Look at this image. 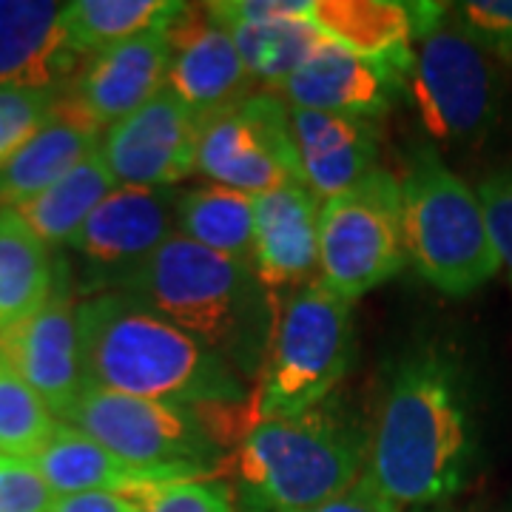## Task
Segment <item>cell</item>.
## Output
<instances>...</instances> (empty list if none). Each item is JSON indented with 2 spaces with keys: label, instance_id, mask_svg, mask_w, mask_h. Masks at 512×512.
Segmentation results:
<instances>
[{
  "label": "cell",
  "instance_id": "cell-1",
  "mask_svg": "<svg viewBox=\"0 0 512 512\" xmlns=\"http://www.w3.org/2000/svg\"><path fill=\"white\" fill-rule=\"evenodd\" d=\"M476 461V393L461 353L441 339L410 345L384 384L365 476L399 510H421L461 493Z\"/></svg>",
  "mask_w": 512,
  "mask_h": 512
},
{
  "label": "cell",
  "instance_id": "cell-2",
  "mask_svg": "<svg viewBox=\"0 0 512 512\" xmlns=\"http://www.w3.org/2000/svg\"><path fill=\"white\" fill-rule=\"evenodd\" d=\"M86 387L183 407L245 402L237 370L194 336L128 291H100L77 302Z\"/></svg>",
  "mask_w": 512,
  "mask_h": 512
},
{
  "label": "cell",
  "instance_id": "cell-3",
  "mask_svg": "<svg viewBox=\"0 0 512 512\" xmlns=\"http://www.w3.org/2000/svg\"><path fill=\"white\" fill-rule=\"evenodd\" d=\"M117 291L143 299L231 370L262 367L274 311L251 265L174 234Z\"/></svg>",
  "mask_w": 512,
  "mask_h": 512
},
{
  "label": "cell",
  "instance_id": "cell-4",
  "mask_svg": "<svg viewBox=\"0 0 512 512\" xmlns=\"http://www.w3.org/2000/svg\"><path fill=\"white\" fill-rule=\"evenodd\" d=\"M365 461V433L316 407L248 430L234 456V476L248 512H313L356 484Z\"/></svg>",
  "mask_w": 512,
  "mask_h": 512
},
{
  "label": "cell",
  "instance_id": "cell-5",
  "mask_svg": "<svg viewBox=\"0 0 512 512\" xmlns=\"http://www.w3.org/2000/svg\"><path fill=\"white\" fill-rule=\"evenodd\" d=\"M407 265L447 296L484 288L501 262L478 194L433 146H419L399 177Z\"/></svg>",
  "mask_w": 512,
  "mask_h": 512
},
{
  "label": "cell",
  "instance_id": "cell-6",
  "mask_svg": "<svg viewBox=\"0 0 512 512\" xmlns=\"http://www.w3.org/2000/svg\"><path fill=\"white\" fill-rule=\"evenodd\" d=\"M353 359V305L316 276L291 288L274 308L268 350L259 367V421L311 413L345 379Z\"/></svg>",
  "mask_w": 512,
  "mask_h": 512
},
{
  "label": "cell",
  "instance_id": "cell-7",
  "mask_svg": "<svg viewBox=\"0 0 512 512\" xmlns=\"http://www.w3.org/2000/svg\"><path fill=\"white\" fill-rule=\"evenodd\" d=\"M407 265L399 177L376 168L342 197L322 202L319 279L350 305Z\"/></svg>",
  "mask_w": 512,
  "mask_h": 512
},
{
  "label": "cell",
  "instance_id": "cell-8",
  "mask_svg": "<svg viewBox=\"0 0 512 512\" xmlns=\"http://www.w3.org/2000/svg\"><path fill=\"white\" fill-rule=\"evenodd\" d=\"M66 424L83 430L109 453L140 470L208 478L222 456L220 441L202 421L200 410L183 404L86 387Z\"/></svg>",
  "mask_w": 512,
  "mask_h": 512
},
{
  "label": "cell",
  "instance_id": "cell-9",
  "mask_svg": "<svg viewBox=\"0 0 512 512\" xmlns=\"http://www.w3.org/2000/svg\"><path fill=\"white\" fill-rule=\"evenodd\" d=\"M407 92L421 128L441 146H476L498 123L501 77L461 26L441 23L416 43Z\"/></svg>",
  "mask_w": 512,
  "mask_h": 512
},
{
  "label": "cell",
  "instance_id": "cell-10",
  "mask_svg": "<svg viewBox=\"0 0 512 512\" xmlns=\"http://www.w3.org/2000/svg\"><path fill=\"white\" fill-rule=\"evenodd\" d=\"M197 174L248 197L305 185L288 103L265 89L205 117L197 143Z\"/></svg>",
  "mask_w": 512,
  "mask_h": 512
},
{
  "label": "cell",
  "instance_id": "cell-11",
  "mask_svg": "<svg viewBox=\"0 0 512 512\" xmlns=\"http://www.w3.org/2000/svg\"><path fill=\"white\" fill-rule=\"evenodd\" d=\"M177 191L120 185L94 208L69 248L86 265V288L117 291L148 256L177 234Z\"/></svg>",
  "mask_w": 512,
  "mask_h": 512
},
{
  "label": "cell",
  "instance_id": "cell-12",
  "mask_svg": "<svg viewBox=\"0 0 512 512\" xmlns=\"http://www.w3.org/2000/svg\"><path fill=\"white\" fill-rule=\"evenodd\" d=\"M0 353L57 421L69 419L80 393L86 390V379L77 336V299L66 262H57L49 299L15 328L0 333Z\"/></svg>",
  "mask_w": 512,
  "mask_h": 512
},
{
  "label": "cell",
  "instance_id": "cell-13",
  "mask_svg": "<svg viewBox=\"0 0 512 512\" xmlns=\"http://www.w3.org/2000/svg\"><path fill=\"white\" fill-rule=\"evenodd\" d=\"M200 128V117L163 89L126 120L106 128L100 154L120 185L171 188L197 171Z\"/></svg>",
  "mask_w": 512,
  "mask_h": 512
},
{
  "label": "cell",
  "instance_id": "cell-14",
  "mask_svg": "<svg viewBox=\"0 0 512 512\" xmlns=\"http://www.w3.org/2000/svg\"><path fill=\"white\" fill-rule=\"evenodd\" d=\"M413 63L416 55L362 57L328 40L291 80L276 89V94L291 109L376 120L407 89Z\"/></svg>",
  "mask_w": 512,
  "mask_h": 512
},
{
  "label": "cell",
  "instance_id": "cell-15",
  "mask_svg": "<svg viewBox=\"0 0 512 512\" xmlns=\"http://www.w3.org/2000/svg\"><path fill=\"white\" fill-rule=\"evenodd\" d=\"M171 43L165 29L143 32L86 57L63 92V106L100 131L117 126L165 89Z\"/></svg>",
  "mask_w": 512,
  "mask_h": 512
},
{
  "label": "cell",
  "instance_id": "cell-16",
  "mask_svg": "<svg viewBox=\"0 0 512 512\" xmlns=\"http://www.w3.org/2000/svg\"><path fill=\"white\" fill-rule=\"evenodd\" d=\"M171 43V66L165 89L174 92L200 120L220 114L254 94L231 35L208 12V6H188L165 29Z\"/></svg>",
  "mask_w": 512,
  "mask_h": 512
},
{
  "label": "cell",
  "instance_id": "cell-17",
  "mask_svg": "<svg viewBox=\"0 0 512 512\" xmlns=\"http://www.w3.org/2000/svg\"><path fill=\"white\" fill-rule=\"evenodd\" d=\"M308 6L299 0H228L208 3V12L231 35L254 83L276 92L328 43L308 20Z\"/></svg>",
  "mask_w": 512,
  "mask_h": 512
},
{
  "label": "cell",
  "instance_id": "cell-18",
  "mask_svg": "<svg viewBox=\"0 0 512 512\" xmlns=\"http://www.w3.org/2000/svg\"><path fill=\"white\" fill-rule=\"evenodd\" d=\"M66 3L0 0V86L66 92L86 57L66 32Z\"/></svg>",
  "mask_w": 512,
  "mask_h": 512
},
{
  "label": "cell",
  "instance_id": "cell-19",
  "mask_svg": "<svg viewBox=\"0 0 512 512\" xmlns=\"http://www.w3.org/2000/svg\"><path fill=\"white\" fill-rule=\"evenodd\" d=\"M322 202L308 185L254 197V274L265 291L299 288L319 276Z\"/></svg>",
  "mask_w": 512,
  "mask_h": 512
},
{
  "label": "cell",
  "instance_id": "cell-20",
  "mask_svg": "<svg viewBox=\"0 0 512 512\" xmlns=\"http://www.w3.org/2000/svg\"><path fill=\"white\" fill-rule=\"evenodd\" d=\"M291 128L305 185L322 202L342 197L353 185L362 183L370 171L379 168L376 120L291 109Z\"/></svg>",
  "mask_w": 512,
  "mask_h": 512
},
{
  "label": "cell",
  "instance_id": "cell-21",
  "mask_svg": "<svg viewBox=\"0 0 512 512\" xmlns=\"http://www.w3.org/2000/svg\"><path fill=\"white\" fill-rule=\"evenodd\" d=\"M29 461L57 498L80 493L137 495L148 487H163L171 481L191 478L171 470L131 467L123 458L109 453L100 441H94L66 421H57L55 433Z\"/></svg>",
  "mask_w": 512,
  "mask_h": 512
},
{
  "label": "cell",
  "instance_id": "cell-22",
  "mask_svg": "<svg viewBox=\"0 0 512 512\" xmlns=\"http://www.w3.org/2000/svg\"><path fill=\"white\" fill-rule=\"evenodd\" d=\"M103 143V131L60 100L57 117L37 131L15 157L0 165V208H18L66 177Z\"/></svg>",
  "mask_w": 512,
  "mask_h": 512
},
{
  "label": "cell",
  "instance_id": "cell-23",
  "mask_svg": "<svg viewBox=\"0 0 512 512\" xmlns=\"http://www.w3.org/2000/svg\"><path fill=\"white\" fill-rule=\"evenodd\" d=\"M308 20L330 43L362 57L416 55L413 3L393 0H316Z\"/></svg>",
  "mask_w": 512,
  "mask_h": 512
},
{
  "label": "cell",
  "instance_id": "cell-24",
  "mask_svg": "<svg viewBox=\"0 0 512 512\" xmlns=\"http://www.w3.org/2000/svg\"><path fill=\"white\" fill-rule=\"evenodd\" d=\"M55 276L52 248L37 239L15 208H0V333L15 328L49 299Z\"/></svg>",
  "mask_w": 512,
  "mask_h": 512
},
{
  "label": "cell",
  "instance_id": "cell-25",
  "mask_svg": "<svg viewBox=\"0 0 512 512\" xmlns=\"http://www.w3.org/2000/svg\"><path fill=\"white\" fill-rule=\"evenodd\" d=\"M177 234L254 268V197L208 183L177 191Z\"/></svg>",
  "mask_w": 512,
  "mask_h": 512
},
{
  "label": "cell",
  "instance_id": "cell-26",
  "mask_svg": "<svg viewBox=\"0 0 512 512\" xmlns=\"http://www.w3.org/2000/svg\"><path fill=\"white\" fill-rule=\"evenodd\" d=\"M114 188H120V183L114 180L111 168L97 148L83 163L74 165L66 177H60L55 185L18 205L15 211L49 248L69 245L74 234L83 228V222L92 217L94 208Z\"/></svg>",
  "mask_w": 512,
  "mask_h": 512
},
{
  "label": "cell",
  "instance_id": "cell-27",
  "mask_svg": "<svg viewBox=\"0 0 512 512\" xmlns=\"http://www.w3.org/2000/svg\"><path fill=\"white\" fill-rule=\"evenodd\" d=\"M183 9L174 0H74L63 20L74 49L92 57L143 32L168 29Z\"/></svg>",
  "mask_w": 512,
  "mask_h": 512
},
{
  "label": "cell",
  "instance_id": "cell-28",
  "mask_svg": "<svg viewBox=\"0 0 512 512\" xmlns=\"http://www.w3.org/2000/svg\"><path fill=\"white\" fill-rule=\"evenodd\" d=\"M57 419L0 353V453L32 458L55 433Z\"/></svg>",
  "mask_w": 512,
  "mask_h": 512
},
{
  "label": "cell",
  "instance_id": "cell-29",
  "mask_svg": "<svg viewBox=\"0 0 512 512\" xmlns=\"http://www.w3.org/2000/svg\"><path fill=\"white\" fill-rule=\"evenodd\" d=\"M63 92L0 86V165L15 157L60 111Z\"/></svg>",
  "mask_w": 512,
  "mask_h": 512
},
{
  "label": "cell",
  "instance_id": "cell-30",
  "mask_svg": "<svg viewBox=\"0 0 512 512\" xmlns=\"http://www.w3.org/2000/svg\"><path fill=\"white\" fill-rule=\"evenodd\" d=\"M143 512H237L234 493L217 478H185L134 495Z\"/></svg>",
  "mask_w": 512,
  "mask_h": 512
},
{
  "label": "cell",
  "instance_id": "cell-31",
  "mask_svg": "<svg viewBox=\"0 0 512 512\" xmlns=\"http://www.w3.org/2000/svg\"><path fill=\"white\" fill-rule=\"evenodd\" d=\"M456 20L484 52L512 63V0L458 3Z\"/></svg>",
  "mask_w": 512,
  "mask_h": 512
},
{
  "label": "cell",
  "instance_id": "cell-32",
  "mask_svg": "<svg viewBox=\"0 0 512 512\" xmlns=\"http://www.w3.org/2000/svg\"><path fill=\"white\" fill-rule=\"evenodd\" d=\"M55 501L29 458L0 453V512H52Z\"/></svg>",
  "mask_w": 512,
  "mask_h": 512
},
{
  "label": "cell",
  "instance_id": "cell-33",
  "mask_svg": "<svg viewBox=\"0 0 512 512\" xmlns=\"http://www.w3.org/2000/svg\"><path fill=\"white\" fill-rule=\"evenodd\" d=\"M476 194L484 205V217L490 225L498 262L507 271L512 285V168L484 177L478 183Z\"/></svg>",
  "mask_w": 512,
  "mask_h": 512
},
{
  "label": "cell",
  "instance_id": "cell-34",
  "mask_svg": "<svg viewBox=\"0 0 512 512\" xmlns=\"http://www.w3.org/2000/svg\"><path fill=\"white\" fill-rule=\"evenodd\" d=\"M313 512H402L393 501H387L376 484L362 473L356 478V484H350L348 490L336 498H330L328 504H322L319 510Z\"/></svg>",
  "mask_w": 512,
  "mask_h": 512
},
{
  "label": "cell",
  "instance_id": "cell-35",
  "mask_svg": "<svg viewBox=\"0 0 512 512\" xmlns=\"http://www.w3.org/2000/svg\"><path fill=\"white\" fill-rule=\"evenodd\" d=\"M52 512H143V504L123 493H80L60 495Z\"/></svg>",
  "mask_w": 512,
  "mask_h": 512
},
{
  "label": "cell",
  "instance_id": "cell-36",
  "mask_svg": "<svg viewBox=\"0 0 512 512\" xmlns=\"http://www.w3.org/2000/svg\"><path fill=\"white\" fill-rule=\"evenodd\" d=\"M413 512H473V510H453V507H447V504H439V507H421V510Z\"/></svg>",
  "mask_w": 512,
  "mask_h": 512
}]
</instances>
